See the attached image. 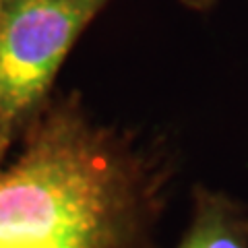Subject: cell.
<instances>
[{
  "mask_svg": "<svg viewBox=\"0 0 248 248\" xmlns=\"http://www.w3.org/2000/svg\"><path fill=\"white\" fill-rule=\"evenodd\" d=\"M197 2H199V0H197Z\"/></svg>",
  "mask_w": 248,
  "mask_h": 248,
  "instance_id": "5b68a950",
  "label": "cell"
},
{
  "mask_svg": "<svg viewBox=\"0 0 248 248\" xmlns=\"http://www.w3.org/2000/svg\"><path fill=\"white\" fill-rule=\"evenodd\" d=\"M17 161L0 172V248H141L147 161L77 99L46 104Z\"/></svg>",
  "mask_w": 248,
  "mask_h": 248,
  "instance_id": "6da1fadb",
  "label": "cell"
},
{
  "mask_svg": "<svg viewBox=\"0 0 248 248\" xmlns=\"http://www.w3.org/2000/svg\"><path fill=\"white\" fill-rule=\"evenodd\" d=\"M180 248H246L238 223L219 207H205Z\"/></svg>",
  "mask_w": 248,
  "mask_h": 248,
  "instance_id": "3957f363",
  "label": "cell"
},
{
  "mask_svg": "<svg viewBox=\"0 0 248 248\" xmlns=\"http://www.w3.org/2000/svg\"><path fill=\"white\" fill-rule=\"evenodd\" d=\"M108 0H0V143L46 106L60 64Z\"/></svg>",
  "mask_w": 248,
  "mask_h": 248,
  "instance_id": "7a4b0ae2",
  "label": "cell"
},
{
  "mask_svg": "<svg viewBox=\"0 0 248 248\" xmlns=\"http://www.w3.org/2000/svg\"><path fill=\"white\" fill-rule=\"evenodd\" d=\"M4 153H6V151H4V147H2V143H0V159H2V157H4Z\"/></svg>",
  "mask_w": 248,
  "mask_h": 248,
  "instance_id": "277c9868",
  "label": "cell"
}]
</instances>
